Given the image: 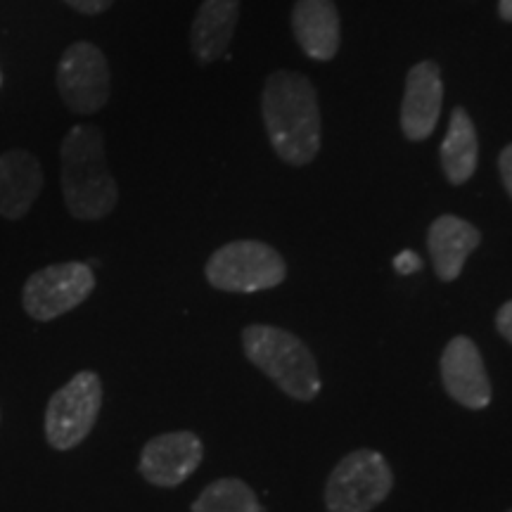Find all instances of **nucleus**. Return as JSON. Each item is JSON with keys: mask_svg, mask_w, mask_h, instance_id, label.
Wrapping results in <instances>:
<instances>
[{"mask_svg": "<svg viewBox=\"0 0 512 512\" xmlns=\"http://www.w3.org/2000/svg\"><path fill=\"white\" fill-rule=\"evenodd\" d=\"M62 195L79 221H100L119 202V188L105 157V138L95 126H74L60 145Z\"/></svg>", "mask_w": 512, "mask_h": 512, "instance_id": "nucleus-2", "label": "nucleus"}, {"mask_svg": "<svg viewBox=\"0 0 512 512\" xmlns=\"http://www.w3.org/2000/svg\"><path fill=\"white\" fill-rule=\"evenodd\" d=\"M0 83H3V74H0Z\"/></svg>", "mask_w": 512, "mask_h": 512, "instance_id": "nucleus-23", "label": "nucleus"}, {"mask_svg": "<svg viewBox=\"0 0 512 512\" xmlns=\"http://www.w3.org/2000/svg\"><path fill=\"white\" fill-rule=\"evenodd\" d=\"M64 3L81 12V15H100V12L110 8L114 0H64Z\"/></svg>", "mask_w": 512, "mask_h": 512, "instance_id": "nucleus-19", "label": "nucleus"}, {"mask_svg": "<svg viewBox=\"0 0 512 512\" xmlns=\"http://www.w3.org/2000/svg\"><path fill=\"white\" fill-rule=\"evenodd\" d=\"M95 290L91 266L81 261H64L36 271L24 283L22 306L38 323H48L74 311Z\"/></svg>", "mask_w": 512, "mask_h": 512, "instance_id": "nucleus-7", "label": "nucleus"}, {"mask_svg": "<svg viewBox=\"0 0 512 512\" xmlns=\"http://www.w3.org/2000/svg\"><path fill=\"white\" fill-rule=\"evenodd\" d=\"M498 12L505 22H512V0H498Z\"/></svg>", "mask_w": 512, "mask_h": 512, "instance_id": "nucleus-22", "label": "nucleus"}, {"mask_svg": "<svg viewBox=\"0 0 512 512\" xmlns=\"http://www.w3.org/2000/svg\"><path fill=\"white\" fill-rule=\"evenodd\" d=\"M479 159V140L475 124L463 107H456L448 121V131L441 143V169L451 185H463L472 178Z\"/></svg>", "mask_w": 512, "mask_h": 512, "instance_id": "nucleus-16", "label": "nucleus"}, {"mask_svg": "<svg viewBox=\"0 0 512 512\" xmlns=\"http://www.w3.org/2000/svg\"><path fill=\"white\" fill-rule=\"evenodd\" d=\"M441 382L453 401L470 411H482L491 403V382L484 358L470 337L458 335L446 344L439 361Z\"/></svg>", "mask_w": 512, "mask_h": 512, "instance_id": "nucleus-10", "label": "nucleus"}, {"mask_svg": "<svg viewBox=\"0 0 512 512\" xmlns=\"http://www.w3.org/2000/svg\"><path fill=\"white\" fill-rule=\"evenodd\" d=\"M102 408V382L93 370H81L50 396L46 439L55 451H72L93 432Z\"/></svg>", "mask_w": 512, "mask_h": 512, "instance_id": "nucleus-6", "label": "nucleus"}, {"mask_svg": "<svg viewBox=\"0 0 512 512\" xmlns=\"http://www.w3.org/2000/svg\"><path fill=\"white\" fill-rule=\"evenodd\" d=\"M292 29L304 55L330 62L342 41V24L335 0H297L292 10Z\"/></svg>", "mask_w": 512, "mask_h": 512, "instance_id": "nucleus-13", "label": "nucleus"}, {"mask_svg": "<svg viewBox=\"0 0 512 512\" xmlns=\"http://www.w3.org/2000/svg\"><path fill=\"white\" fill-rule=\"evenodd\" d=\"M261 114L268 140L283 162L306 166L320 150V105L304 74L278 69L266 79Z\"/></svg>", "mask_w": 512, "mask_h": 512, "instance_id": "nucleus-1", "label": "nucleus"}, {"mask_svg": "<svg viewBox=\"0 0 512 512\" xmlns=\"http://www.w3.org/2000/svg\"><path fill=\"white\" fill-rule=\"evenodd\" d=\"M240 15V0H202L192 22V53L202 64L221 60L228 53Z\"/></svg>", "mask_w": 512, "mask_h": 512, "instance_id": "nucleus-15", "label": "nucleus"}, {"mask_svg": "<svg viewBox=\"0 0 512 512\" xmlns=\"http://www.w3.org/2000/svg\"><path fill=\"white\" fill-rule=\"evenodd\" d=\"M202 458L204 444L195 432H166L143 446L138 472L152 486L174 489L200 467Z\"/></svg>", "mask_w": 512, "mask_h": 512, "instance_id": "nucleus-9", "label": "nucleus"}, {"mask_svg": "<svg viewBox=\"0 0 512 512\" xmlns=\"http://www.w3.org/2000/svg\"><path fill=\"white\" fill-rule=\"evenodd\" d=\"M482 242V233L460 216L444 214L430 226L427 249H430L434 273L444 283H453L463 273L467 256Z\"/></svg>", "mask_w": 512, "mask_h": 512, "instance_id": "nucleus-14", "label": "nucleus"}, {"mask_svg": "<svg viewBox=\"0 0 512 512\" xmlns=\"http://www.w3.org/2000/svg\"><path fill=\"white\" fill-rule=\"evenodd\" d=\"M192 512H264L252 486L235 477H221L197 496Z\"/></svg>", "mask_w": 512, "mask_h": 512, "instance_id": "nucleus-17", "label": "nucleus"}, {"mask_svg": "<svg viewBox=\"0 0 512 512\" xmlns=\"http://www.w3.org/2000/svg\"><path fill=\"white\" fill-rule=\"evenodd\" d=\"M247 361L278 384L290 399L313 401L320 392V370L311 349L292 332L273 325H247L242 330Z\"/></svg>", "mask_w": 512, "mask_h": 512, "instance_id": "nucleus-3", "label": "nucleus"}, {"mask_svg": "<svg viewBox=\"0 0 512 512\" xmlns=\"http://www.w3.org/2000/svg\"><path fill=\"white\" fill-rule=\"evenodd\" d=\"M207 280L221 292L273 290L285 280L287 266L278 249L259 240L228 242L209 256Z\"/></svg>", "mask_w": 512, "mask_h": 512, "instance_id": "nucleus-4", "label": "nucleus"}, {"mask_svg": "<svg viewBox=\"0 0 512 512\" xmlns=\"http://www.w3.org/2000/svg\"><path fill=\"white\" fill-rule=\"evenodd\" d=\"M496 328L503 335V339H508V342L512 344V299H510V302H505L501 309H498Z\"/></svg>", "mask_w": 512, "mask_h": 512, "instance_id": "nucleus-20", "label": "nucleus"}, {"mask_svg": "<svg viewBox=\"0 0 512 512\" xmlns=\"http://www.w3.org/2000/svg\"><path fill=\"white\" fill-rule=\"evenodd\" d=\"M508 512H512V508H510V510H508Z\"/></svg>", "mask_w": 512, "mask_h": 512, "instance_id": "nucleus-24", "label": "nucleus"}, {"mask_svg": "<svg viewBox=\"0 0 512 512\" xmlns=\"http://www.w3.org/2000/svg\"><path fill=\"white\" fill-rule=\"evenodd\" d=\"M394 268L399 275H413L422 268V261L418 254L411 252V249H403V252L394 259Z\"/></svg>", "mask_w": 512, "mask_h": 512, "instance_id": "nucleus-18", "label": "nucleus"}, {"mask_svg": "<svg viewBox=\"0 0 512 512\" xmlns=\"http://www.w3.org/2000/svg\"><path fill=\"white\" fill-rule=\"evenodd\" d=\"M394 475L382 453L358 448L344 456L325 484L328 512H370L392 494Z\"/></svg>", "mask_w": 512, "mask_h": 512, "instance_id": "nucleus-5", "label": "nucleus"}, {"mask_svg": "<svg viewBox=\"0 0 512 512\" xmlns=\"http://www.w3.org/2000/svg\"><path fill=\"white\" fill-rule=\"evenodd\" d=\"M57 93L76 114H95L107 105L112 93L110 64L93 43H74L57 64Z\"/></svg>", "mask_w": 512, "mask_h": 512, "instance_id": "nucleus-8", "label": "nucleus"}, {"mask_svg": "<svg viewBox=\"0 0 512 512\" xmlns=\"http://www.w3.org/2000/svg\"><path fill=\"white\" fill-rule=\"evenodd\" d=\"M444 105V81L437 62L425 60L411 67L401 102V131L408 140H427L439 124Z\"/></svg>", "mask_w": 512, "mask_h": 512, "instance_id": "nucleus-11", "label": "nucleus"}, {"mask_svg": "<svg viewBox=\"0 0 512 512\" xmlns=\"http://www.w3.org/2000/svg\"><path fill=\"white\" fill-rule=\"evenodd\" d=\"M43 190V166L29 150L0 155V216L19 221L29 214Z\"/></svg>", "mask_w": 512, "mask_h": 512, "instance_id": "nucleus-12", "label": "nucleus"}, {"mask_svg": "<svg viewBox=\"0 0 512 512\" xmlns=\"http://www.w3.org/2000/svg\"><path fill=\"white\" fill-rule=\"evenodd\" d=\"M498 171H501L505 190H508V195L512 197V143L505 147L501 157H498Z\"/></svg>", "mask_w": 512, "mask_h": 512, "instance_id": "nucleus-21", "label": "nucleus"}]
</instances>
